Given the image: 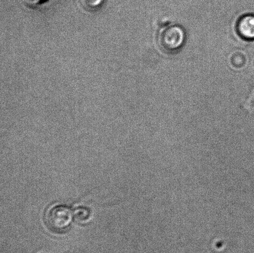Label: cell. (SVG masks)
<instances>
[{
	"mask_svg": "<svg viewBox=\"0 0 254 253\" xmlns=\"http://www.w3.org/2000/svg\"><path fill=\"white\" fill-rule=\"evenodd\" d=\"M74 217V211L66 205L52 207L46 215L47 227L56 234H64L70 229Z\"/></svg>",
	"mask_w": 254,
	"mask_h": 253,
	"instance_id": "1",
	"label": "cell"
},
{
	"mask_svg": "<svg viewBox=\"0 0 254 253\" xmlns=\"http://www.w3.org/2000/svg\"><path fill=\"white\" fill-rule=\"evenodd\" d=\"M186 41L184 29L178 25H169L161 30L159 44L164 51L176 53L183 48Z\"/></svg>",
	"mask_w": 254,
	"mask_h": 253,
	"instance_id": "2",
	"label": "cell"
},
{
	"mask_svg": "<svg viewBox=\"0 0 254 253\" xmlns=\"http://www.w3.org/2000/svg\"><path fill=\"white\" fill-rule=\"evenodd\" d=\"M239 34L247 40L254 39V16L246 15L241 17L237 24Z\"/></svg>",
	"mask_w": 254,
	"mask_h": 253,
	"instance_id": "3",
	"label": "cell"
},
{
	"mask_svg": "<svg viewBox=\"0 0 254 253\" xmlns=\"http://www.w3.org/2000/svg\"><path fill=\"white\" fill-rule=\"evenodd\" d=\"M74 215L78 221L85 222L90 217V210L88 208L79 207L74 210Z\"/></svg>",
	"mask_w": 254,
	"mask_h": 253,
	"instance_id": "4",
	"label": "cell"
},
{
	"mask_svg": "<svg viewBox=\"0 0 254 253\" xmlns=\"http://www.w3.org/2000/svg\"><path fill=\"white\" fill-rule=\"evenodd\" d=\"M81 4L88 8H94L100 5L103 0H80Z\"/></svg>",
	"mask_w": 254,
	"mask_h": 253,
	"instance_id": "5",
	"label": "cell"
}]
</instances>
